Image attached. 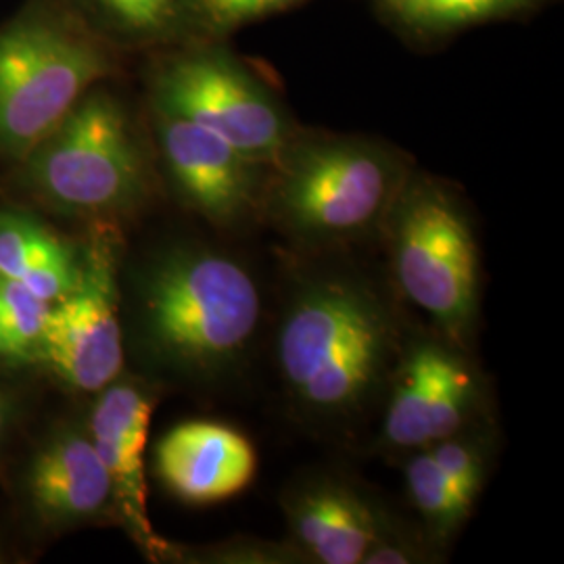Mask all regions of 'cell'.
<instances>
[{
	"mask_svg": "<svg viewBox=\"0 0 564 564\" xmlns=\"http://www.w3.org/2000/svg\"><path fill=\"white\" fill-rule=\"evenodd\" d=\"M395 324L381 297L347 274L303 282L282 316V381L305 414L345 421L381 389L395 354Z\"/></svg>",
	"mask_w": 564,
	"mask_h": 564,
	"instance_id": "obj_1",
	"label": "cell"
},
{
	"mask_svg": "<svg viewBox=\"0 0 564 564\" xmlns=\"http://www.w3.org/2000/svg\"><path fill=\"white\" fill-rule=\"evenodd\" d=\"M262 316L260 289L241 263L212 249H174L142 281L144 339L162 362L197 377L239 366Z\"/></svg>",
	"mask_w": 564,
	"mask_h": 564,
	"instance_id": "obj_2",
	"label": "cell"
},
{
	"mask_svg": "<svg viewBox=\"0 0 564 564\" xmlns=\"http://www.w3.org/2000/svg\"><path fill=\"white\" fill-rule=\"evenodd\" d=\"M107 72L101 48L59 21L0 32V149L28 158Z\"/></svg>",
	"mask_w": 564,
	"mask_h": 564,
	"instance_id": "obj_3",
	"label": "cell"
},
{
	"mask_svg": "<svg viewBox=\"0 0 564 564\" xmlns=\"http://www.w3.org/2000/svg\"><path fill=\"white\" fill-rule=\"evenodd\" d=\"M28 176L44 202L67 214L109 216L142 191V162L120 105L107 95L84 97L30 151Z\"/></svg>",
	"mask_w": 564,
	"mask_h": 564,
	"instance_id": "obj_4",
	"label": "cell"
},
{
	"mask_svg": "<svg viewBox=\"0 0 564 564\" xmlns=\"http://www.w3.org/2000/svg\"><path fill=\"white\" fill-rule=\"evenodd\" d=\"M391 260L403 295L452 343H463L479 307V249L444 191L416 186L393 203Z\"/></svg>",
	"mask_w": 564,
	"mask_h": 564,
	"instance_id": "obj_5",
	"label": "cell"
},
{
	"mask_svg": "<svg viewBox=\"0 0 564 564\" xmlns=\"http://www.w3.org/2000/svg\"><path fill=\"white\" fill-rule=\"evenodd\" d=\"M395 188V167L381 151L360 142H318L284 165L274 214L300 241H354L391 212Z\"/></svg>",
	"mask_w": 564,
	"mask_h": 564,
	"instance_id": "obj_6",
	"label": "cell"
},
{
	"mask_svg": "<svg viewBox=\"0 0 564 564\" xmlns=\"http://www.w3.org/2000/svg\"><path fill=\"white\" fill-rule=\"evenodd\" d=\"M63 383L99 393L120 379L123 333L118 289V235L97 228L80 256L74 289L51 305L41 356Z\"/></svg>",
	"mask_w": 564,
	"mask_h": 564,
	"instance_id": "obj_7",
	"label": "cell"
},
{
	"mask_svg": "<svg viewBox=\"0 0 564 564\" xmlns=\"http://www.w3.org/2000/svg\"><path fill=\"white\" fill-rule=\"evenodd\" d=\"M162 113L195 121L230 142L251 162H274L286 149L279 107L241 69L218 57L172 65L158 88Z\"/></svg>",
	"mask_w": 564,
	"mask_h": 564,
	"instance_id": "obj_8",
	"label": "cell"
},
{
	"mask_svg": "<svg viewBox=\"0 0 564 564\" xmlns=\"http://www.w3.org/2000/svg\"><path fill=\"white\" fill-rule=\"evenodd\" d=\"M477 402V375L454 347L416 343L395 368L381 442L405 452L437 444L463 433Z\"/></svg>",
	"mask_w": 564,
	"mask_h": 564,
	"instance_id": "obj_9",
	"label": "cell"
},
{
	"mask_svg": "<svg viewBox=\"0 0 564 564\" xmlns=\"http://www.w3.org/2000/svg\"><path fill=\"white\" fill-rule=\"evenodd\" d=\"M153 408L142 384L118 379L99 391L88 435L109 475L113 508L121 523L147 554L163 556L167 545L155 533L147 508L144 452Z\"/></svg>",
	"mask_w": 564,
	"mask_h": 564,
	"instance_id": "obj_10",
	"label": "cell"
},
{
	"mask_svg": "<svg viewBox=\"0 0 564 564\" xmlns=\"http://www.w3.org/2000/svg\"><path fill=\"white\" fill-rule=\"evenodd\" d=\"M163 155L184 199L216 224H235L256 197V165L195 121L162 113Z\"/></svg>",
	"mask_w": 564,
	"mask_h": 564,
	"instance_id": "obj_11",
	"label": "cell"
},
{
	"mask_svg": "<svg viewBox=\"0 0 564 564\" xmlns=\"http://www.w3.org/2000/svg\"><path fill=\"white\" fill-rule=\"evenodd\" d=\"M155 470L167 491L184 505H218L239 496L256 479L258 454L228 424L188 421L160 440Z\"/></svg>",
	"mask_w": 564,
	"mask_h": 564,
	"instance_id": "obj_12",
	"label": "cell"
},
{
	"mask_svg": "<svg viewBox=\"0 0 564 564\" xmlns=\"http://www.w3.org/2000/svg\"><path fill=\"white\" fill-rule=\"evenodd\" d=\"M293 547L307 563L362 564L384 519L362 496L335 479H316L284 502Z\"/></svg>",
	"mask_w": 564,
	"mask_h": 564,
	"instance_id": "obj_13",
	"label": "cell"
},
{
	"mask_svg": "<svg viewBox=\"0 0 564 564\" xmlns=\"http://www.w3.org/2000/svg\"><path fill=\"white\" fill-rule=\"evenodd\" d=\"M32 502L48 521L78 523L113 506L109 475L88 431L67 429L42 447L28 473Z\"/></svg>",
	"mask_w": 564,
	"mask_h": 564,
	"instance_id": "obj_14",
	"label": "cell"
},
{
	"mask_svg": "<svg viewBox=\"0 0 564 564\" xmlns=\"http://www.w3.org/2000/svg\"><path fill=\"white\" fill-rule=\"evenodd\" d=\"M405 484L412 505L437 538L454 533L475 506L437 468L426 449H419L408 460Z\"/></svg>",
	"mask_w": 564,
	"mask_h": 564,
	"instance_id": "obj_15",
	"label": "cell"
},
{
	"mask_svg": "<svg viewBox=\"0 0 564 564\" xmlns=\"http://www.w3.org/2000/svg\"><path fill=\"white\" fill-rule=\"evenodd\" d=\"M72 253L76 251L39 220L15 212H0V274L20 281L42 263Z\"/></svg>",
	"mask_w": 564,
	"mask_h": 564,
	"instance_id": "obj_16",
	"label": "cell"
},
{
	"mask_svg": "<svg viewBox=\"0 0 564 564\" xmlns=\"http://www.w3.org/2000/svg\"><path fill=\"white\" fill-rule=\"evenodd\" d=\"M51 305L34 297L21 282L0 274L2 358L23 362L41 356L42 333Z\"/></svg>",
	"mask_w": 564,
	"mask_h": 564,
	"instance_id": "obj_17",
	"label": "cell"
},
{
	"mask_svg": "<svg viewBox=\"0 0 564 564\" xmlns=\"http://www.w3.org/2000/svg\"><path fill=\"white\" fill-rule=\"evenodd\" d=\"M423 449L431 454L433 463L437 464V468L456 485L463 496L470 502H477L485 479L484 454L479 445L456 433Z\"/></svg>",
	"mask_w": 564,
	"mask_h": 564,
	"instance_id": "obj_18",
	"label": "cell"
},
{
	"mask_svg": "<svg viewBox=\"0 0 564 564\" xmlns=\"http://www.w3.org/2000/svg\"><path fill=\"white\" fill-rule=\"evenodd\" d=\"M403 18L423 23H463L479 20L506 0H389Z\"/></svg>",
	"mask_w": 564,
	"mask_h": 564,
	"instance_id": "obj_19",
	"label": "cell"
},
{
	"mask_svg": "<svg viewBox=\"0 0 564 564\" xmlns=\"http://www.w3.org/2000/svg\"><path fill=\"white\" fill-rule=\"evenodd\" d=\"M302 0H195L199 13L216 28H235L284 11Z\"/></svg>",
	"mask_w": 564,
	"mask_h": 564,
	"instance_id": "obj_20",
	"label": "cell"
},
{
	"mask_svg": "<svg viewBox=\"0 0 564 564\" xmlns=\"http://www.w3.org/2000/svg\"><path fill=\"white\" fill-rule=\"evenodd\" d=\"M126 25L137 30H155L172 18L174 0H101Z\"/></svg>",
	"mask_w": 564,
	"mask_h": 564,
	"instance_id": "obj_21",
	"label": "cell"
},
{
	"mask_svg": "<svg viewBox=\"0 0 564 564\" xmlns=\"http://www.w3.org/2000/svg\"><path fill=\"white\" fill-rule=\"evenodd\" d=\"M426 550L408 540L400 533H393L387 523L379 540L366 552L362 564H412L426 563Z\"/></svg>",
	"mask_w": 564,
	"mask_h": 564,
	"instance_id": "obj_22",
	"label": "cell"
},
{
	"mask_svg": "<svg viewBox=\"0 0 564 564\" xmlns=\"http://www.w3.org/2000/svg\"><path fill=\"white\" fill-rule=\"evenodd\" d=\"M11 414H13V403H11V398L0 389V440H2V435L7 433V429H9Z\"/></svg>",
	"mask_w": 564,
	"mask_h": 564,
	"instance_id": "obj_23",
	"label": "cell"
},
{
	"mask_svg": "<svg viewBox=\"0 0 564 564\" xmlns=\"http://www.w3.org/2000/svg\"><path fill=\"white\" fill-rule=\"evenodd\" d=\"M0 358H2V337H0Z\"/></svg>",
	"mask_w": 564,
	"mask_h": 564,
	"instance_id": "obj_24",
	"label": "cell"
}]
</instances>
